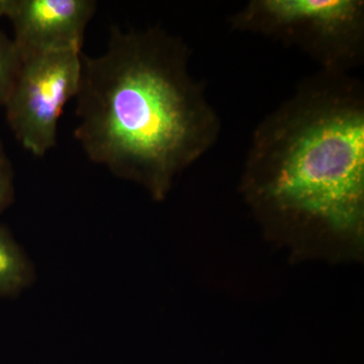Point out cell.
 <instances>
[{
    "label": "cell",
    "instance_id": "1",
    "mask_svg": "<svg viewBox=\"0 0 364 364\" xmlns=\"http://www.w3.org/2000/svg\"><path fill=\"white\" fill-rule=\"evenodd\" d=\"M240 191L263 233L301 257L364 247V85L318 70L257 124Z\"/></svg>",
    "mask_w": 364,
    "mask_h": 364
},
{
    "label": "cell",
    "instance_id": "2",
    "mask_svg": "<svg viewBox=\"0 0 364 364\" xmlns=\"http://www.w3.org/2000/svg\"><path fill=\"white\" fill-rule=\"evenodd\" d=\"M191 57L188 45L160 26L112 28L105 53L81 56L76 140L91 161L157 202L221 135Z\"/></svg>",
    "mask_w": 364,
    "mask_h": 364
},
{
    "label": "cell",
    "instance_id": "3",
    "mask_svg": "<svg viewBox=\"0 0 364 364\" xmlns=\"http://www.w3.org/2000/svg\"><path fill=\"white\" fill-rule=\"evenodd\" d=\"M227 21L298 50L318 70L350 73L364 61L363 0H249Z\"/></svg>",
    "mask_w": 364,
    "mask_h": 364
},
{
    "label": "cell",
    "instance_id": "4",
    "mask_svg": "<svg viewBox=\"0 0 364 364\" xmlns=\"http://www.w3.org/2000/svg\"><path fill=\"white\" fill-rule=\"evenodd\" d=\"M82 52L35 55L23 59L4 109L16 140L43 157L57 144L64 107L77 95Z\"/></svg>",
    "mask_w": 364,
    "mask_h": 364
},
{
    "label": "cell",
    "instance_id": "5",
    "mask_svg": "<svg viewBox=\"0 0 364 364\" xmlns=\"http://www.w3.org/2000/svg\"><path fill=\"white\" fill-rule=\"evenodd\" d=\"M92 0H7L6 18L21 59L35 55L81 52L95 16Z\"/></svg>",
    "mask_w": 364,
    "mask_h": 364
},
{
    "label": "cell",
    "instance_id": "6",
    "mask_svg": "<svg viewBox=\"0 0 364 364\" xmlns=\"http://www.w3.org/2000/svg\"><path fill=\"white\" fill-rule=\"evenodd\" d=\"M33 280L28 258L9 230L0 225V298L20 294Z\"/></svg>",
    "mask_w": 364,
    "mask_h": 364
},
{
    "label": "cell",
    "instance_id": "7",
    "mask_svg": "<svg viewBox=\"0 0 364 364\" xmlns=\"http://www.w3.org/2000/svg\"><path fill=\"white\" fill-rule=\"evenodd\" d=\"M23 59L13 39L0 30V107H4L20 73Z\"/></svg>",
    "mask_w": 364,
    "mask_h": 364
},
{
    "label": "cell",
    "instance_id": "8",
    "mask_svg": "<svg viewBox=\"0 0 364 364\" xmlns=\"http://www.w3.org/2000/svg\"><path fill=\"white\" fill-rule=\"evenodd\" d=\"M14 200L13 165L0 141V215L11 207Z\"/></svg>",
    "mask_w": 364,
    "mask_h": 364
}]
</instances>
